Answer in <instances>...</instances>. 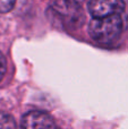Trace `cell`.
Returning a JSON list of instances; mask_svg holds the SVG:
<instances>
[{"mask_svg": "<svg viewBox=\"0 0 128 129\" xmlns=\"http://www.w3.org/2000/svg\"><path fill=\"white\" fill-rule=\"evenodd\" d=\"M6 71H7V61H6L5 56L0 52V82H1V79L4 78Z\"/></svg>", "mask_w": 128, "mask_h": 129, "instance_id": "obj_7", "label": "cell"}, {"mask_svg": "<svg viewBox=\"0 0 128 129\" xmlns=\"http://www.w3.org/2000/svg\"><path fill=\"white\" fill-rule=\"evenodd\" d=\"M16 122L13 117L6 113H0V128H15Z\"/></svg>", "mask_w": 128, "mask_h": 129, "instance_id": "obj_5", "label": "cell"}, {"mask_svg": "<svg viewBox=\"0 0 128 129\" xmlns=\"http://www.w3.org/2000/svg\"><path fill=\"white\" fill-rule=\"evenodd\" d=\"M51 8L54 14L70 23L78 22L82 17L81 7L75 0H53Z\"/></svg>", "mask_w": 128, "mask_h": 129, "instance_id": "obj_3", "label": "cell"}, {"mask_svg": "<svg viewBox=\"0 0 128 129\" xmlns=\"http://www.w3.org/2000/svg\"><path fill=\"white\" fill-rule=\"evenodd\" d=\"M23 128H54L56 122L49 113L43 111H32L22 118Z\"/></svg>", "mask_w": 128, "mask_h": 129, "instance_id": "obj_4", "label": "cell"}, {"mask_svg": "<svg viewBox=\"0 0 128 129\" xmlns=\"http://www.w3.org/2000/svg\"><path fill=\"white\" fill-rule=\"evenodd\" d=\"M16 4V0H0V14L10 11Z\"/></svg>", "mask_w": 128, "mask_h": 129, "instance_id": "obj_6", "label": "cell"}, {"mask_svg": "<svg viewBox=\"0 0 128 129\" xmlns=\"http://www.w3.org/2000/svg\"><path fill=\"white\" fill-rule=\"evenodd\" d=\"M122 31V19L119 15L106 17H94L88 25L91 38L101 44H110L120 36Z\"/></svg>", "mask_w": 128, "mask_h": 129, "instance_id": "obj_1", "label": "cell"}, {"mask_svg": "<svg viewBox=\"0 0 128 129\" xmlns=\"http://www.w3.org/2000/svg\"><path fill=\"white\" fill-rule=\"evenodd\" d=\"M124 9V0H90L88 2V11L93 17L119 15Z\"/></svg>", "mask_w": 128, "mask_h": 129, "instance_id": "obj_2", "label": "cell"}]
</instances>
